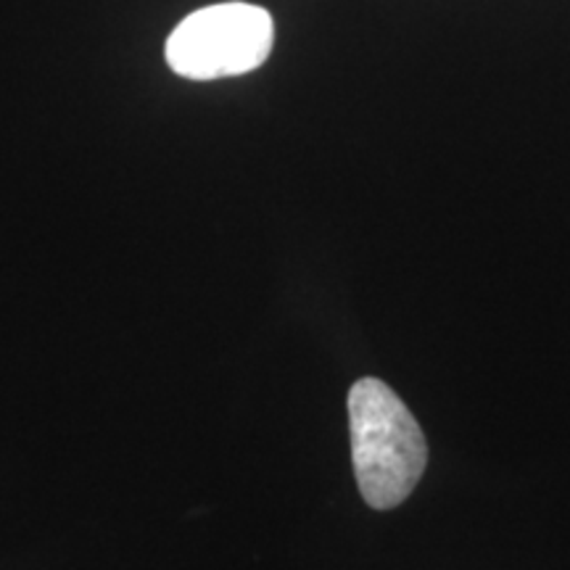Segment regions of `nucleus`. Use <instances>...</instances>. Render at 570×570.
Wrapping results in <instances>:
<instances>
[{
    "label": "nucleus",
    "instance_id": "f257e3e1",
    "mask_svg": "<svg viewBox=\"0 0 570 570\" xmlns=\"http://www.w3.org/2000/svg\"><path fill=\"white\" fill-rule=\"evenodd\" d=\"M348 431L356 487L373 510H391L423 479L428 444L407 404L377 377L348 389Z\"/></svg>",
    "mask_w": 570,
    "mask_h": 570
},
{
    "label": "nucleus",
    "instance_id": "f03ea898",
    "mask_svg": "<svg viewBox=\"0 0 570 570\" xmlns=\"http://www.w3.org/2000/svg\"><path fill=\"white\" fill-rule=\"evenodd\" d=\"M273 13L252 3H217L185 17L169 35V69L185 80L209 82L259 69L273 53Z\"/></svg>",
    "mask_w": 570,
    "mask_h": 570
}]
</instances>
